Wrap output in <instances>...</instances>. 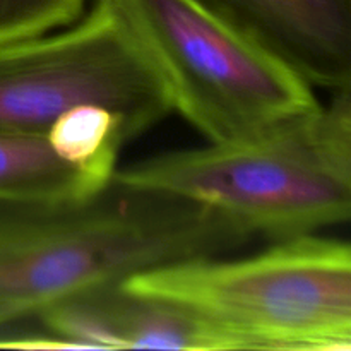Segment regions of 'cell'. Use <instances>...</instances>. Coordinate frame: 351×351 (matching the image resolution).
Masks as SVG:
<instances>
[{
	"instance_id": "cell-1",
	"label": "cell",
	"mask_w": 351,
	"mask_h": 351,
	"mask_svg": "<svg viewBox=\"0 0 351 351\" xmlns=\"http://www.w3.org/2000/svg\"><path fill=\"white\" fill-rule=\"evenodd\" d=\"M250 239L215 209L115 178L82 197L0 199V328L143 271L228 256Z\"/></svg>"
},
{
	"instance_id": "cell-2",
	"label": "cell",
	"mask_w": 351,
	"mask_h": 351,
	"mask_svg": "<svg viewBox=\"0 0 351 351\" xmlns=\"http://www.w3.org/2000/svg\"><path fill=\"white\" fill-rule=\"evenodd\" d=\"M113 178L215 209L271 242L348 223L351 88L252 136L143 158Z\"/></svg>"
},
{
	"instance_id": "cell-6",
	"label": "cell",
	"mask_w": 351,
	"mask_h": 351,
	"mask_svg": "<svg viewBox=\"0 0 351 351\" xmlns=\"http://www.w3.org/2000/svg\"><path fill=\"white\" fill-rule=\"evenodd\" d=\"M38 319L71 350L235 351L225 335L195 315L122 285L72 298Z\"/></svg>"
},
{
	"instance_id": "cell-5",
	"label": "cell",
	"mask_w": 351,
	"mask_h": 351,
	"mask_svg": "<svg viewBox=\"0 0 351 351\" xmlns=\"http://www.w3.org/2000/svg\"><path fill=\"white\" fill-rule=\"evenodd\" d=\"M96 103L130 141L171 112L160 79L101 2L60 29L0 45V134L43 136L67 108Z\"/></svg>"
},
{
	"instance_id": "cell-8",
	"label": "cell",
	"mask_w": 351,
	"mask_h": 351,
	"mask_svg": "<svg viewBox=\"0 0 351 351\" xmlns=\"http://www.w3.org/2000/svg\"><path fill=\"white\" fill-rule=\"evenodd\" d=\"M103 187L62 161L47 137L0 134L2 201H60L89 195Z\"/></svg>"
},
{
	"instance_id": "cell-4",
	"label": "cell",
	"mask_w": 351,
	"mask_h": 351,
	"mask_svg": "<svg viewBox=\"0 0 351 351\" xmlns=\"http://www.w3.org/2000/svg\"><path fill=\"white\" fill-rule=\"evenodd\" d=\"M160 79L171 112L208 143L242 139L317 108L280 57L194 0H96Z\"/></svg>"
},
{
	"instance_id": "cell-9",
	"label": "cell",
	"mask_w": 351,
	"mask_h": 351,
	"mask_svg": "<svg viewBox=\"0 0 351 351\" xmlns=\"http://www.w3.org/2000/svg\"><path fill=\"white\" fill-rule=\"evenodd\" d=\"M53 153L71 167L106 185L119 165V154L129 132L122 117L96 103H81L65 110L45 134Z\"/></svg>"
},
{
	"instance_id": "cell-7",
	"label": "cell",
	"mask_w": 351,
	"mask_h": 351,
	"mask_svg": "<svg viewBox=\"0 0 351 351\" xmlns=\"http://www.w3.org/2000/svg\"><path fill=\"white\" fill-rule=\"evenodd\" d=\"M280 57L312 88H351V0H194Z\"/></svg>"
},
{
	"instance_id": "cell-10",
	"label": "cell",
	"mask_w": 351,
	"mask_h": 351,
	"mask_svg": "<svg viewBox=\"0 0 351 351\" xmlns=\"http://www.w3.org/2000/svg\"><path fill=\"white\" fill-rule=\"evenodd\" d=\"M86 0H0V45L69 26L84 14Z\"/></svg>"
},
{
	"instance_id": "cell-3",
	"label": "cell",
	"mask_w": 351,
	"mask_h": 351,
	"mask_svg": "<svg viewBox=\"0 0 351 351\" xmlns=\"http://www.w3.org/2000/svg\"><path fill=\"white\" fill-rule=\"evenodd\" d=\"M225 335L237 350L350 351L351 247L319 233L274 240L247 257L209 256L122 283Z\"/></svg>"
}]
</instances>
